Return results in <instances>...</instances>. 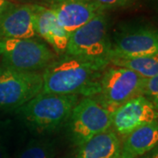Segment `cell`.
<instances>
[{
	"label": "cell",
	"mask_w": 158,
	"mask_h": 158,
	"mask_svg": "<svg viewBox=\"0 0 158 158\" xmlns=\"http://www.w3.org/2000/svg\"><path fill=\"white\" fill-rule=\"evenodd\" d=\"M109 63L65 55L56 59L42 73L41 92L57 95L95 97L104 70Z\"/></svg>",
	"instance_id": "6da1fadb"
},
{
	"label": "cell",
	"mask_w": 158,
	"mask_h": 158,
	"mask_svg": "<svg viewBox=\"0 0 158 158\" xmlns=\"http://www.w3.org/2000/svg\"><path fill=\"white\" fill-rule=\"evenodd\" d=\"M78 101L77 95L40 92L19 108V113L31 128L40 133L52 132L68 120Z\"/></svg>",
	"instance_id": "7a4b0ae2"
},
{
	"label": "cell",
	"mask_w": 158,
	"mask_h": 158,
	"mask_svg": "<svg viewBox=\"0 0 158 158\" xmlns=\"http://www.w3.org/2000/svg\"><path fill=\"white\" fill-rule=\"evenodd\" d=\"M112 47L108 19L104 11L70 34L65 54L110 64Z\"/></svg>",
	"instance_id": "3957f363"
},
{
	"label": "cell",
	"mask_w": 158,
	"mask_h": 158,
	"mask_svg": "<svg viewBox=\"0 0 158 158\" xmlns=\"http://www.w3.org/2000/svg\"><path fill=\"white\" fill-rule=\"evenodd\" d=\"M145 80L129 69L109 64L102 75L98 92L92 98L113 113L129 99L142 95Z\"/></svg>",
	"instance_id": "277c9868"
},
{
	"label": "cell",
	"mask_w": 158,
	"mask_h": 158,
	"mask_svg": "<svg viewBox=\"0 0 158 158\" xmlns=\"http://www.w3.org/2000/svg\"><path fill=\"white\" fill-rule=\"evenodd\" d=\"M0 55L5 66L27 72L45 69L56 59L48 46L34 39H1Z\"/></svg>",
	"instance_id": "5b68a950"
},
{
	"label": "cell",
	"mask_w": 158,
	"mask_h": 158,
	"mask_svg": "<svg viewBox=\"0 0 158 158\" xmlns=\"http://www.w3.org/2000/svg\"><path fill=\"white\" fill-rule=\"evenodd\" d=\"M68 120L71 140L78 147L97 135L112 128L113 113L96 98L85 97L74 106Z\"/></svg>",
	"instance_id": "8992f818"
},
{
	"label": "cell",
	"mask_w": 158,
	"mask_h": 158,
	"mask_svg": "<svg viewBox=\"0 0 158 158\" xmlns=\"http://www.w3.org/2000/svg\"><path fill=\"white\" fill-rule=\"evenodd\" d=\"M42 74L3 65L0 68V110L19 109L42 90Z\"/></svg>",
	"instance_id": "52a82bcc"
},
{
	"label": "cell",
	"mask_w": 158,
	"mask_h": 158,
	"mask_svg": "<svg viewBox=\"0 0 158 158\" xmlns=\"http://www.w3.org/2000/svg\"><path fill=\"white\" fill-rule=\"evenodd\" d=\"M148 56H158L157 29L140 26L126 29L115 37L111 59Z\"/></svg>",
	"instance_id": "ba28073f"
},
{
	"label": "cell",
	"mask_w": 158,
	"mask_h": 158,
	"mask_svg": "<svg viewBox=\"0 0 158 158\" xmlns=\"http://www.w3.org/2000/svg\"><path fill=\"white\" fill-rule=\"evenodd\" d=\"M158 121V110L143 95L124 103L113 113L112 129L118 136L126 137L141 126Z\"/></svg>",
	"instance_id": "9c48e42d"
},
{
	"label": "cell",
	"mask_w": 158,
	"mask_h": 158,
	"mask_svg": "<svg viewBox=\"0 0 158 158\" xmlns=\"http://www.w3.org/2000/svg\"><path fill=\"white\" fill-rule=\"evenodd\" d=\"M46 3L69 35L105 11L91 0H46Z\"/></svg>",
	"instance_id": "30bf717a"
},
{
	"label": "cell",
	"mask_w": 158,
	"mask_h": 158,
	"mask_svg": "<svg viewBox=\"0 0 158 158\" xmlns=\"http://www.w3.org/2000/svg\"><path fill=\"white\" fill-rule=\"evenodd\" d=\"M34 4H14L0 19L1 39H33Z\"/></svg>",
	"instance_id": "8fae6325"
},
{
	"label": "cell",
	"mask_w": 158,
	"mask_h": 158,
	"mask_svg": "<svg viewBox=\"0 0 158 158\" xmlns=\"http://www.w3.org/2000/svg\"><path fill=\"white\" fill-rule=\"evenodd\" d=\"M34 24L36 34L45 40L57 55L66 53L70 35L60 26L54 11L48 6L34 4Z\"/></svg>",
	"instance_id": "7c38bea8"
},
{
	"label": "cell",
	"mask_w": 158,
	"mask_h": 158,
	"mask_svg": "<svg viewBox=\"0 0 158 158\" xmlns=\"http://www.w3.org/2000/svg\"><path fill=\"white\" fill-rule=\"evenodd\" d=\"M158 145V121L141 126L125 137L120 158H138L145 156Z\"/></svg>",
	"instance_id": "4fadbf2b"
},
{
	"label": "cell",
	"mask_w": 158,
	"mask_h": 158,
	"mask_svg": "<svg viewBox=\"0 0 158 158\" xmlns=\"http://www.w3.org/2000/svg\"><path fill=\"white\" fill-rule=\"evenodd\" d=\"M121 142L112 128L77 147L74 158H120Z\"/></svg>",
	"instance_id": "5bb4252c"
},
{
	"label": "cell",
	"mask_w": 158,
	"mask_h": 158,
	"mask_svg": "<svg viewBox=\"0 0 158 158\" xmlns=\"http://www.w3.org/2000/svg\"><path fill=\"white\" fill-rule=\"evenodd\" d=\"M110 64L129 69L146 79L158 75V56L112 58Z\"/></svg>",
	"instance_id": "9a60e30c"
},
{
	"label": "cell",
	"mask_w": 158,
	"mask_h": 158,
	"mask_svg": "<svg viewBox=\"0 0 158 158\" xmlns=\"http://www.w3.org/2000/svg\"><path fill=\"white\" fill-rule=\"evenodd\" d=\"M19 158H55V149L48 141L34 140L23 149Z\"/></svg>",
	"instance_id": "2e32d148"
},
{
	"label": "cell",
	"mask_w": 158,
	"mask_h": 158,
	"mask_svg": "<svg viewBox=\"0 0 158 158\" xmlns=\"http://www.w3.org/2000/svg\"><path fill=\"white\" fill-rule=\"evenodd\" d=\"M142 95L146 97L158 110V75L145 80Z\"/></svg>",
	"instance_id": "e0dca14e"
},
{
	"label": "cell",
	"mask_w": 158,
	"mask_h": 158,
	"mask_svg": "<svg viewBox=\"0 0 158 158\" xmlns=\"http://www.w3.org/2000/svg\"><path fill=\"white\" fill-rule=\"evenodd\" d=\"M99 6L103 11L114 10L130 6L134 0H91Z\"/></svg>",
	"instance_id": "ac0fdd59"
},
{
	"label": "cell",
	"mask_w": 158,
	"mask_h": 158,
	"mask_svg": "<svg viewBox=\"0 0 158 158\" xmlns=\"http://www.w3.org/2000/svg\"><path fill=\"white\" fill-rule=\"evenodd\" d=\"M14 5V3H12L9 0H0V19L5 14L6 11Z\"/></svg>",
	"instance_id": "d6986e66"
},
{
	"label": "cell",
	"mask_w": 158,
	"mask_h": 158,
	"mask_svg": "<svg viewBox=\"0 0 158 158\" xmlns=\"http://www.w3.org/2000/svg\"><path fill=\"white\" fill-rule=\"evenodd\" d=\"M0 158H7L5 141L3 140V137L1 135H0Z\"/></svg>",
	"instance_id": "ffe728a7"
},
{
	"label": "cell",
	"mask_w": 158,
	"mask_h": 158,
	"mask_svg": "<svg viewBox=\"0 0 158 158\" xmlns=\"http://www.w3.org/2000/svg\"><path fill=\"white\" fill-rule=\"evenodd\" d=\"M142 158H158V145L154 148L151 151H149L145 156H143Z\"/></svg>",
	"instance_id": "44dd1931"
},
{
	"label": "cell",
	"mask_w": 158,
	"mask_h": 158,
	"mask_svg": "<svg viewBox=\"0 0 158 158\" xmlns=\"http://www.w3.org/2000/svg\"><path fill=\"white\" fill-rule=\"evenodd\" d=\"M16 1H31V0H16Z\"/></svg>",
	"instance_id": "7402d4cb"
}]
</instances>
